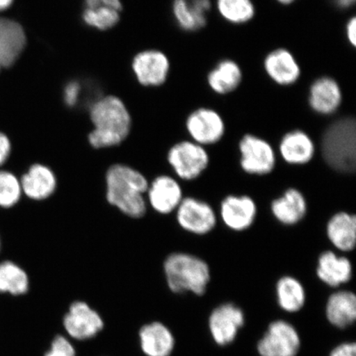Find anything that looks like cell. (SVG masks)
Listing matches in <instances>:
<instances>
[{"instance_id": "1", "label": "cell", "mask_w": 356, "mask_h": 356, "mask_svg": "<svg viewBox=\"0 0 356 356\" xmlns=\"http://www.w3.org/2000/svg\"><path fill=\"white\" fill-rule=\"evenodd\" d=\"M149 181L141 172L124 164H114L106 175V200L111 206L134 219L147 211Z\"/></svg>"}, {"instance_id": "2", "label": "cell", "mask_w": 356, "mask_h": 356, "mask_svg": "<svg viewBox=\"0 0 356 356\" xmlns=\"http://www.w3.org/2000/svg\"><path fill=\"white\" fill-rule=\"evenodd\" d=\"M90 117L95 129L89 134L88 141L93 148L118 145L131 131L130 114L118 97L108 96L93 102Z\"/></svg>"}, {"instance_id": "3", "label": "cell", "mask_w": 356, "mask_h": 356, "mask_svg": "<svg viewBox=\"0 0 356 356\" xmlns=\"http://www.w3.org/2000/svg\"><path fill=\"white\" fill-rule=\"evenodd\" d=\"M163 270L169 289L177 293L189 291L202 296L211 280L207 262L188 253H172L164 261Z\"/></svg>"}, {"instance_id": "4", "label": "cell", "mask_w": 356, "mask_h": 356, "mask_svg": "<svg viewBox=\"0 0 356 356\" xmlns=\"http://www.w3.org/2000/svg\"><path fill=\"white\" fill-rule=\"evenodd\" d=\"M355 146L356 126L353 118L338 120L323 134V159L337 172L353 173L355 171Z\"/></svg>"}, {"instance_id": "5", "label": "cell", "mask_w": 356, "mask_h": 356, "mask_svg": "<svg viewBox=\"0 0 356 356\" xmlns=\"http://www.w3.org/2000/svg\"><path fill=\"white\" fill-rule=\"evenodd\" d=\"M168 161L178 177L191 181L206 170L210 158L202 145L195 142L182 141L168 151Z\"/></svg>"}, {"instance_id": "6", "label": "cell", "mask_w": 356, "mask_h": 356, "mask_svg": "<svg viewBox=\"0 0 356 356\" xmlns=\"http://www.w3.org/2000/svg\"><path fill=\"white\" fill-rule=\"evenodd\" d=\"M300 337L291 323L277 320L269 325L258 342L261 356H296L300 348Z\"/></svg>"}, {"instance_id": "7", "label": "cell", "mask_w": 356, "mask_h": 356, "mask_svg": "<svg viewBox=\"0 0 356 356\" xmlns=\"http://www.w3.org/2000/svg\"><path fill=\"white\" fill-rule=\"evenodd\" d=\"M239 151L240 165L244 172L252 175H266L273 172L275 154L268 142L253 135H246L240 141Z\"/></svg>"}, {"instance_id": "8", "label": "cell", "mask_w": 356, "mask_h": 356, "mask_svg": "<svg viewBox=\"0 0 356 356\" xmlns=\"http://www.w3.org/2000/svg\"><path fill=\"white\" fill-rule=\"evenodd\" d=\"M176 211L178 225L189 233L207 234L216 225L215 211L210 204L202 200L184 198Z\"/></svg>"}, {"instance_id": "9", "label": "cell", "mask_w": 356, "mask_h": 356, "mask_svg": "<svg viewBox=\"0 0 356 356\" xmlns=\"http://www.w3.org/2000/svg\"><path fill=\"white\" fill-rule=\"evenodd\" d=\"M244 323L243 310L228 302L213 310L209 318V329L216 343L224 346L232 343Z\"/></svg>"}, {"instance_id": "10", "label": "cell", "mask_w": 356, "mask_h": 356, "mask_svg": "<svg viewBox=\"0 0 356 356\" xmlns=\"http://www.w3.org/2000/svg\"><path fill=\"white\" fill-rule=\"evenodd\" d=\"M186 129L195 143L208 145L216 144L222 139L225 124L217 111L200 108L193 111L186 120Z\"/></svg>"}, {"instance_id": "11", "label": "cell", "mask_w": 356, "mask_h": 356, "mask_svg": "<svg viewBox=\"0 0 356 356\" xmlns=\"http://www.w3.org/2000/svg\"><path fill=\"white\" fill-rule=\"evenodd\" d=\"M146 200L156 212L168 215L177 210L184 197L177 181L172 177L162 175L149 184Z\"/></svg>"}, {"instance_id": "12", "label": "cell", "mask_w": 356, "mask_h": 356, "mask_svg": "<svg viewBox=\"0 0 356 356\" xmlns=\"http://www.w3.org/2000/svg\"><path fill=\"white\" fill-rule=\"evenodd\" d=\"M254 200L248 195H230L222 200L220 206L222 220L230 229L246 230L251 227L257 216Z\"/></svg>"}, {"instance_id": "13", "label": "cell", "mask_w": 356, "mask_h": 356, "mask_svg": "<svg viewBox=\"0 0 356 356\" xmlns=\"http://www.w3.org/2000/svg\"><path fill=\"white\" fill-rule=\"evenodd\" d=\"M64 323L70 335L78 340L95 336L104 327L100 316L83 302H75L70 306Z\"/></svg>"}, {"instance_id": "14", "label": "cell", "mask_w": 356, "mask_h": 356, "mask_svg": "<svg viewBox=\"0 0 356 356\" xmlns=\"http://www.w3.org/2000/svg\"><path fill=\"white\" fill-rule=\"evenodd\" d=\"M22 194L31 200H41L51 197L57 188V178L50 168L35 163L20 178Z\"/></svg>"}, {"instance_id": "15", "label": "cell", "mask_w": 356, "mask_h": 356, "mask_svg": "<svg viewBox=\"0 0 356 356\" xmlns=\"http://www.w3.org/2000/svg\"><path fill=\"white\" fill-rule=\"evenodd\" d=\"M133 70L140 83L145 86H159L165 82L169 62L165 55L158 51H146L137 55Z\"/></svg>"}, {"instance_id": "16", "label": "cell", "mask_w": 356, "mask_h": 356, "mask_svg": "<svg viewBox=\"0 0 356 356\" xmlns=\"http://www.w3.org/2000/svg\"><path fill=\"white\" fill-rule=\"evenodd\" d=\"M264 68L268 76L282 86L296 83L301 74L300 67L292 53L282 48L266 56Z\"/></svg>"}, {"instance_id": "17", "label": "cell", "mask_w": 356, "mask_h": 356, "mask_svg": "<svg viewBox=\"0 0 356 356\" xmlns=\"http://www.w3.org/2000/svg\"><path fill=\"white\" fill-rule=\"evenodd\" d=\"M342 93L339 84L330 77L316 79L309 90V102L315 113L331 115L339 108Z\"/></svg>"}, {"instance_id": "18", "label": "cell", "mask_w": 356, "mask_h": 356, "mask_svg": "<svg viewBox=\"0 0 356 356\" xmlns=\"http://www.w3.org/2000/svg\"><path fill=\"white\" fill-rule=\"evenodd\" d=\"M25 44L26 35L21 25L0 17V70L15 63Z\"/></svg>"}, {"instance_id": "19", "label": "cell", "mask_w": 356, "mask_h": 356, "mask_svg": "<svg viewBox=\"0 0 356 356\" xmlns=\"http://www.w3.org/2000/svg\"><path fill=\"white\" fill-rule=\"evenodd\" d=\"M318 277L328 286L336 288L350 282L353 277V266L345 257L327 251L318 257Z\"/></svg>"}, {"instance_id": "20", "label": "cell", "mask_w": 356, "mask_h": 356, "mask_svg": "<svg viewBox=\"0 0 356 356\" xmlns=\"http://www.w3.org/2000/svg\"><path fill=\"white\" fill-rule=\"evenodd\" d=\"M280 153L286 163L304 165L314 158L315 146L305 131L296 130L284 136L280 143Z\"/></svg>"}, {"instance_id": "21", "label": "cell", "mask_w": 356, "mask_h": 356, "mask_svg": "<svg viewBox=\"0 0 356 356\" xmlns=\"http://www.w3.org/2000/svg\"><path fill=\"white\" fill-rule=\"evenodd\" d=\"M210 0H175L173 15L178 26L185 31H197L207 25Z\"/></svg>"}, {"instance_id": "22", "label": "cell", "mask_w": 356, "mask_h": 356, "mask_svg": "<svg viewBox=\"0 0 356 356\" xmlns=\"http://www.w3.org/2000/svg\"><path fill=\"white\" fill-rule=\"evenodd\" d=\"M271 211L283 225H293L304 219L307 212L306 200L299 190L289 188L282 197L273 200Z\"/></svg>"}, {"instance_id": "23", "label": "cell", "mask_w": 356, "mask_h": 356, "mask_svg": "<svg viewBox=\"0 0 356 356\" xmlns=\"http://www.w3.org/2000/svg\"><path fill=\"white\" fill-rule=\"evenodd\" d=\"M84 3L83 19L88 25L106 30L118 24L122 7L120 0H86Z\"/></svg>"}, {"instance_id": "24", "label": "cell", "mask_w": 356, "mask_h": 356, "mask_svg": "<svg viewBox=\"0 0 356 356\" xmlns=\"http://www.w3.org/2000/svg\"><path fill=\"white\" fill-rule=\"evenodd\" d=\"M327 234L333 246L341 251L350 252L356 243V218L346 212L334 215L327 225Z\"/></svg>"}, {"instance_id": "25", "label": "cell", "mask_w": 356, "mask_h": 356, "mask_svg": "<svg viewBox=\"0 0 356 356\" xmlns=\"http://www.w3.org/2000/svg\"><path fill=\"white\" fill-rule=\"evenodd\" d=\"M327 318L333 326L346 328L356 318V297L354 293L341 291L328 298L326 305Z\"/></svg>"}, {"instance_id": "26", "label": "cell", "mask_w": 356, "mask_h": 356, "mask_svg": "<svg viewBox=\"0 0 356 356\" xmlns=\"http://www.w3.org/2000/svg\"><path fill=\"white\" fill-rule=\"evenodd\" d=\"M140 337L142 348L149 356H168L175 346L172 333L159 323L142 328Z\"/></svg>"}, {"instance_id": "27", "label": "cell", "mask_w": 356, "mask_h": 356, "mask_svg": "<svg viewBox=\"0 0 356 356\" xmlns=\"http://www.w3.org/2000/svg\"><path fill=\"white\" fill-rule=\"evenodd\" d=\"M243 79L242 70L232 60H224L208 74L209 86L218 95H227L239 86Z\"/></svg>"}, {"instance_id": "28", "label": "cell", "mask_w": 356, "mask_h": 356, "mask_svg": "<svg viewBox=\"0 0 356 356\" xmlns=\"http://www.w3.org/2000/svg\"><path fill=\"white\" fill-rule=\"evenodd\" d=\"M277 296L279 306L288 313H296L305 304L304 286L296 278L289 275L278 280Z\"/></svg>"}, {"instance_id": "29", "label": "cell", "mask_w": 356, "mask_h": 356, "mask_svg": "<svg viewBox=\"0 0 356 356\" xmlns=\"http://www.w3.org/2000/svg\"><path fill=\"white\" fill-rule=\"evenodd\" d=\"M29 289V275L20 266L10 261L0 262V293L19 296Z\"/></svg>"}, {"instance_id": "30", "label": "cell", "mask_w": 356, "mask_h": 356, "mask_svg": "<svg viewBox=\"0 0 356 356\" xmlns=\"http://www.w3.org/2000/svg\"><path fill=\"white\" fill-rule=\"evenodd\" d=\"M217 8L222 19L234 24H246L255 15L252 0H217Z\"/></svg>"}, {"instance_id": "31", "label": "cell", "mask_w": 356, "mask_h": 356, "mask_svg": "<svg viewBox=\"0 0 356 356\" xmlns=\"http://www.w3.org/2000/svg\"><path fill=\"white\" fill-rule=\"evenodd\" d=\"M22 195L19 178L10 171L0 170V207H15L19 202Z\"/></svg>"}, {"instance_id": "32", "label": "cell", "mask_w": 356, "mask_h": 356, "mask_svg": "<svg viewBox=\"0 0 356 356\" xmlns=\"http://www.w3.org/2000/svg\"><path fill=\"white\" fill-rule=\"evenodd\" d=\"M95 92H92L90 89L83 83L78 81H72L67 84L64 97L66 104L70 106H75L81 104L83 101L91 100V96L93 97Z\"/></svg>"}, {"instance_id": "33", "label": "cell", "mask_w": 356, "mask_h": 356, "mask_svg": "<svg viewBox=\"0 0 356 356\" xmlns=\"http://www.w3.org/2000/svg\"><path fill=\"white\" fill-rule=\"evenodd\" d=\"M74 350L63 337L58 336L53 341L50 353L46 356H74Z\"/></svg>"}, {"instance_id": "34", "label": "cell", "mask_w": 356, "mask_h": 356, "mask_svg": "<svg viewBox=\"0 0 356 356\" xmlns=\"http://www.w3.org/2000/svg\"><path fill=\"white\" fill-rule=\"evenodd\" d=\"M11 153V143L6 135L0 132V167L6 163Z\"/></svg>"}, {"instance_id": "35", "label": "cell", "mask_w": 356, "mask_h": 356, "mask_svg": "<svg viewBox=\"0 0 356 356\" xmlns=\"http://www.w3.org/2000/svg\"><path fill=\"white\" fill-rule=\"evenodd\" d=\"M330 356H356V346L354 342H346L334 348Z\"/></svg>"}, {"instance_id": "36", "label": "cell", "mask_w": 356, "mask_h": 356, "mask_svg": "<svg viewBox=\"0 0 356 356\" xmlns=\"http://www.w3.org/2000/svg\"><path fill=\"white\" fill-rule=\"evenodd\" d=\"M347 39L353 47L356 44V19L355 17H351L348 24L346 25Z\"/></svg>"}, {"instance_id": "37", "label": "cell", "mask_w": 356, "mask_h": 356, "mask_svg": "<svg viewBox=\"0 0 356 356\" xmlns=\"http://www.w3.org/2000/svg\"><path fill=\"white\" fill-rule=\"evenodd\" d=\"M336 6L341 8H349L354 6L355 0H334Z\"/></svg>"}, {"instance_id": "38", "label": "cell", "mask_w": 356, "mask_h": 356, "mask_svg": "<svg viewBox=\"0 0 356 356\" xmlns=\"http://www.w3.org/2000/svg\"><path fill=\"white\" fill-rule=\"evenodd\" d=\"M13 0H0V11L6 10L10 7Z\"/></svg>"}, {"instance_id": "39", "label": "cell", "mask_w": 356, "mask_h": 356, "mask_svg": "<svg viewBox=\"0 0 356 356\" xmlns=\"http://www.w3.org/2000/svg\"><path fill=\"white\" fill-rule=\"evenodd\" d=\"M277 1L282 4H291L296 0H277Z\"/></svg>"}, {"instance_id": "40", "label": "cell", "mask_w": 356, "mask_h": 356, "mask_svg": "<svg viewBox=\"0 0 356 356\" xmlns=\"http://www.w3.org/2000/svg\"><path fill=\"white\" fill-rule=\"evenodd\" d=\"M0 248H1V243H0Z\"/></svg>"}]
</instances>
